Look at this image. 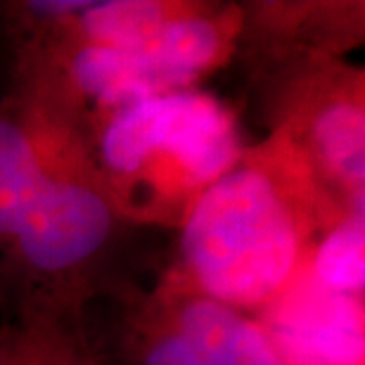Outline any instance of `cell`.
<instances>
[{
	"mask_svg": "<svg viewBox=\"0 0 365 365\" xmlns=\"http://www.w3.org/2000/svg\"><path fill=\"white\" fill-rule=\"evenodd\" d=\"M344 214L277 126L261 145L245 148L235 166L197 200L180 225L176 273L216 302L261 309L294 277L316 235Z\"/></svg>",
	"mask_w": 365,
	"mask_h": 365,
	"instance_id": "1",
	"label": "cell"
},
{
	"mask_svg": "<svg viewBox=\"0 0 365 365\" xmlns=\"http://www.w3.org/2000/svg\"><path fill=\"white\" fill-rule=\"evenodd\" d=\"M88 148L116 218L169 228L245 152L230 109L195 88L109 116Z\"/></svg>",
	"mask_w": 365,
	"mask_h": 365,
	"instance_id": "2",
	"label": "cell"
},
{
	"mask_svg": "<svg viewBox=\"0 0 365 365\" xmlns=\"http://www.w3.org/2000/svg\"><path fill=\"white\" fill-rule=\"evenodd\" d=\"M242 34V10L192 3L157 34L126 46L50 43L29 95L67 116L86 135L109 116L162 95L192 91L223 67Z\"/></svg>",
	"mask_w": 365,
	"mask_h": 365,
	"instance_id": "3",
	"label": "cell"
},
{
	"mask_svg": "<svg viewBox=\"0 0 365 365\" xmlns=\"http://www.w3.org/2000/svg\"><path fill=\"white\" fill-rule=\"evenodd\" d=\"M114 223L116 214L81 133L36 187L5 247L26 275L62 282L91 266Z\"/></svg>",
	"mask_w": 365,
	"mask_h": 365,
	"instance_id": "4",
	"label": "cell"
},
{
	"mask_svg": "<svg viewBox=\"0 0 365 365\" xmlns=\"http://www.w3.org/2000/svg\"><path fill=\"white\" fill-rule=\"evenodd\" d=\"M133 365H282L259 320L171 273L138 311Z\"/></svg>",
	"mask_w": 365,
	"mask_h": 365,
	"instance_id": "5",
	"label": "cell"
},
{
	"mask_svg": "<svg viewBox=\"0 0 365 365\" xmlns=\"http://www.w3.org/2000/svg\"><path fill=\"white\" fill-rule=\"evenodd\" d=\"M309 159L318 180L346 211L363 214L365 105L363 71L330 64L292 95L280 123Z\"/></svg>",
	"mask_w": 365,
	"mask_h": 365,
	"instance_id": "6",
	"label": "cell"
},
{
	"mask_svg": "<svg viewBox=\"0 0 365 365\" xmlns=\"http://www.w3.org/2000/svg\"><path fill=\"white\" fill-rule=\"evenodd\" d=\"M257 318L282 365H365L363 297L313 280L309 259Z\"/></svg>",
	"mask_w": 365,
	"mask_h": 365,
	"instance_id": "7",
	"label": "cell"
},
{
	"mask_svg": "<svg viewBox=\"0 0 365 365\" xmlns=\"http://www.w3.org/2000/svg\"><path fill=\"white\" fill-rule=\"evenodd\" d=\"M76 135L81 130L60 109L29 93L0 107V245Z\"/></svg>",
	"mask_w": 365,
	"mask_h": 365,
	"instance_id": "8",
	"label": "cell"
},
{
	"mask_svg": "<svg viewBox=\"0 0 365 365\" xmlns=\"http://www.w3.org/2000/svg\"><path fill=\"white\" fill-rule=\"evenodd\" d=\"M192 3L180 0H86L81 10L43 21L57 46H126L157 34Z\"/></svg>",
	"mask_w": 365,
	"mask_h": 365,
	"instance_id": "9",
	"label": "cell"
},
{
	"mask_svg": "<svg viewBox=\"0 0 365 365\" xmlns=\"http://www.w3.org/2000/svg\"><path fill=\"white\" fill-rule=\"evenodd\" d=\"M0 365H93V354L71 313L38 304L0 327Z\"/></svg>",
	"mask_w": 365,
	"mask_h": 365,
	"instance_id": "10",
	"label": "cell"
},
{
	"mask_svg": "<svg viewBox=\"0 0 365 365\" xmlns=\"http://www.w3.org/2000/svg\"><path fill=\"white\" fill-rule=\"evenodd\" d=\"M313 280L337 294L363 297L365 287V218L349 211L320 237L309 259Z\"/></svg>",
	"mask_w": 365,
	"mask_h": 365,
	"instance_id": "11",
	"label": "cell"
},
{
	"mask_svg": "<svg viewBox=\"0 0 365 365\" xmlns=\"http://www.w3.org/2000/svg\"><path fill=\"white\" fill-rule=\"evenodd\" d=\"M93 365H100V361H98V359H95V356H93Z\"/></svg>",
	"mask_w": 365,
	"mask_h": 365,
	"instance_id": "12",
	"label": "cell"
}]
</instances>
